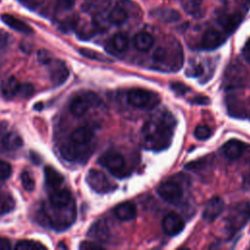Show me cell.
<instances>
[{
  "label": "cell",
  "mask_w": 250,
  "mask_h": 250,
  "mask_svg": "<svg viewBox=\"0 0 250 250\" xmlns=\"http://www.w3.org/2000/svg\"><path fill=\"white\" fill-rule=\"evenodd\" d=\"M176 120L167 110L157 112L143 127L144 146L159 151L167 148L172 141Z\"/></svg>",
  "instance_id": "1"
},
{
  "label": "cell",
  "mask_w": 250,
  "mask_h": 250,
  "mask_svg": "<svg viewBox=\"0 0 250 250\" xmlns=\"http://www.w3.org/2000/svg\"><path fill=\"white\" fill-rule=\"evenodd\" d=\"M250 220V201L234 204L225 218L224 227L227 234L231 236L240 230Z\"/></svg>",
  "instance_id": "2"
},
{
  "label": "cell",
  "mask_w": 250,
  "mask_h": 250,
  "mask_svg": "<svg viewBox=\"0 0 250 250\" xmlns=\"http://www.w3.org/2000/svg\"><path fill=\"white\" fill-rule=\"evenodd\" d=\"M153 60L155 62L159 63L161 68L178 70L183 63V52L181 46L177 44L172 49H168L165 47H158L154 54Z\"/></svg>",
  "instance_id": "3"
},
{
  "label": "cell",
  "mask_w": 250,
  "mask_h": 250,
  "mask_svg": "<svg viewBox=\"0 0 250 250\" xmlns=\"http://www.w3.org/2000/svg\"><path fill=\"white\" fill-rule=\"evenodd\" d=\"M127 99L132 106L141 109L154 108L160 102V98L156 93L141 88L131 89L128 92Z\"/></svg>",
  "instance_id": "4"
},
{
  "label": "cell",
  "mask_w": 250,
  "mask_h": 250,
  "mask_svg": "<svg viewBox=\"0 0 250 250\" xmlns=\"http://www.w3.org/2000/svg\"><path fill=\"white\" fill-rule=\"evenodd\" d=\"M99 162L117 178H123L128 175L125 159L123 155L117 151H106L100 157Z\"/></svg>",
  "instance_id": "5"
},
{
  "label": "cell",
  "mask_w": 250,
  "mask_h": 250,
  "mask_svg": "<svg viewBox=\"0 0 250 250\" xmlns=\"http://www.w3.org/2000/svg\"><path fill=\"white\" fill-rule=\"evenodd\" d=\"M247 69L239 62H234L229 63L224 75L223 84L226 89H235L246 84Z\"/></svg>",
  "instance_id": "6"
},
{
  "label": "cell",
  "mask_w": 250,
  "mask_h": 250,
  "mask_svg": "<svg viewBox=\"0 0 250 250\" xmlns=\"http://www.w3.org/2000/svg\"><path fill=\"white\" fill-rule=\"evenodd\" d=\"M86 181L93 190L98 193H108L116 188V185L109 181V179L101 171L90 169Z\"/></svg>",
  "instance_id": "7"
},
{
  "label": "cell",
  "mask_w": 250,
  "mask_h": 250,
  "mask_svg": "<svg viewBox=\"0 0 250 250\" xmlns=\"http://www.w3.org/2000/svg\"><path fill=\"white\" fill-rule=\"evenodd\" d=\"M62 156L67 161H81L90 154V146L88 145H76L68 142L60 148Z\"/></svg>",
  "instance_id": "8"
},
{
  "label": "cell",
  "mask_w": 250,
  "mask_h": 250,
  "mask_svg": "<svg viewBox=\"0 0 250 250\" xmlns=\"http://www.w3.org/2000/svg\"><path fill=\"white\" fill-rule=\"evenodd\" d=\"M157 192L162 199L170 203H176L183 197V188L175 181H166L157 188Z\"/></svg>",
  "instance_id": "9"
},
{
  "label": "cell",
  "mask_w": 250,
  "mask_h": 250,
  "mask_svg": "<svg viewBox=\"0 0 250 250\" xmlns=\"http://www.w3.org/2000/svg\"><path fill=\"white\" fill-rule=\"evenodd\" d=\"M225 202L219 196H214L207 201L203 209L202 217L207 222L215 221L224 211Z\"/></svg>",
  "instance_id": "10"
},
{
  "label": "cell",
  "mask_w": 250,
  "mask_h": 250,
  "mask_svg": "<svg viewBox=\"0 0 250 250\" xmlns=\"http://www.w3.org/2000/svg\"><path fill=\"white\" fill-rule=\"evenodd\" d=\"M185 228V223L183 219L174 213L167 214L162 220L163 231L170 236L179 234Z\"/></svg>",
  "instance_id": "11"
},
{
  "label": "cell",
  "mask_w": 250,
  "mask_h": 250,
  "mask_svg": "<svg viewBox=\"0 0 250 250\" xmlns=\"http://www.w3.org/2000/svg\"><path fill=\"white\" fill-rule=\"evenodd\" d=\"M51 66V80L55 86L63 84L69 76V70L65 63L59 60H53L49 64Z\"/></svg>",
  "instance_id": "12"
},
{
  "label": "cell",
  "mask_w": 250,
  "mask_h": 250,
  "mask_svg": "<svg viewBox=\"0 0 250 250\" xmlns=\"http://www.w3.org/2000/svg\"><path fill=\"white\" fill-rule=\"evenodd\" d=\"M225 38L219 30L215 28H209L202 35L200 46L204 50H214L221 46Z\"/></svg>",
  "instance_id": "13"
},
{
  "label": "cell",
  "mask_w": 250,
  "mask_h": 250,
  "mask_svg": "<svg viewBox=\"0 0 250 250\" xmlns=\"http://www.w3.org/2000/svg\"><path fill=\"white\" fill-rule=\"evenodd\" d=\"M245 149V145L238 140H229L221 147V151L225 157L230 160L239 158Z\"/></svg>",
  "instance_id": "14"
},
{
  "label": "cell",
  "mask_w": 250,
  "mask_h": 250,
  "mask_svg": "<svg viewBox=\"0 0 250 250\" xmlns=\"http://www.w3.org/2000/svg\"><path fill=\"white\" fill-rule=\"evenodd\" d=\"M150 16L157 21L164 22H174L181 19V15L177 10L168 7H158L150 11Z\"/></svg>",
  "instance_id": "15"
},
{
  "label": "cell",
  "mask_w": 250,
  "mask_h": 250,
  "mask_svg": "<svg viewBox=\"0 0 250 250\" xmlns=\"http://www.w3.org/2000/svg\"><path fill=\"white\" fill-rule=\"evenodd\" d=\"M1 20L2 21L8 25L9 27H11L12 29L23 33V34H30L33 32V29L30 25H28L26 22L22 21L21 20L9 15V14H3L1 15Z\"/></svg>",
  "instance_id": "16"
},
{
  "label": "cell",
  "mask_w": 250,
  "mask_h": 250,
  "mask_svg": "<svg viewBox=\"0 0 250 250\" xmlns=\"http://www.w3.org/2000/svg\"><path fill=\"white\" fill-rule=\"evenodd\" d=\"M113 213L120 221H131L136 217L137 209L132 202H123L115 206Z\"/></svg>",
  "instance_id": "17"
},
{
  "label": "cell",
  "mask_w": 250,
  "mask_h": 250,
  "mask_svg": "<svg viewBox=\"0 0 250 250\" xmlns=\"http://www.w3.org/2000/svg\"><path fill=\"white\" fill-rule=\"evenodd\" d=\"M133 44L141 52H146L151 49L154 44L153 36L146 31L138 32L133 39Z\"/></svg>",
  "instance_id": "18"
},
{
  "label": "cell",
  "mask_w": 250,
  "mask_h": 250,
  "mask_svg": "<svg viewBox=\"0 0 250 250\" xmlns=\"http://www.w3.org/2000/svg\"><path fill=\"white\" fill-rule=\"evenodd\" d=\"M50 203L54 208H62L71 203V194L67 189L55 190L50 195Z\"/></svg>",
  "instance_id": "19"
},
{
  "label": "cell",
  "mask_w": 250,
  "mask_h": 250,
  "mask_svg": "<svg viewBox=\"0 0 250 250\" xmlns=\"http://www.w3.org/2000/svg\"><path fill=\"white\" fill-rule=\"evenodd\" d=\"M128 38L123 33L114 34L106 46V50L110 53H122L128 48Z\"/></svg>",
  "instance_id": "20"
},
{
  "label": "cell",
  "mask_w": 250,
  "mask_h": 250,
  "mask_svg": "<svg viewBox=\"0 0 250 250\" xmlns=\"http://www.w3.org/2000/svg\"><path fill=\"white\" fill-rule=\"evenodd\" d=\"M90 106H91V104H90L88 99L86 98V96L81 95V96L75 97L71 101L69 109H70V112L72 115L79 117V116L84 115Z\"/></svg>",
  "instance_id": "21"
},
{
  "label": "cell",
  "mask_w": 250,
  "mask_h": 250,
  "mask_svg": "<svg viewBox=\"0 0 250 250\" xmlns=\"http://www.w3.org/2000/svg\"><path fill=\"white\" fill-rule=\"evenodd\" d=\"M20 84L21 83L14 76H10V77L5 78L2 81V84H1L2 95L6 99H13L14 97L18 96Z\"/></svg>",
  "instance_id": "22"
},
{
  "label": "cell",
  "mask_w": 250,
  "mask_h": 250,
  "mask_svg": "<svg viewBox=\"0 0 250 250\" xmlns=\"http://www.w3.org/2000/svg\"><path fill=\"white\" fill-rule=\"evenodd\" d=\"M93 131L88 127H79L70 135V142L76 145H88L93 138Z\"/></svg>",
  "instance_id": "23"
},
{
  "label": "cell",
  "mask_w": 250,
  "mask_h": 250,
  "mask_svg": "<svg viewBox=\"0 0 250 250\" xmlns=\"http://www.w3.org/2000/svg\"><path fill=\"white\" fill-rule=\"evenodd\" d=\"M45 171V180L49 188H57L63 183V176L54 169L52 166H47L44 169Z\"/></svg>",
  "instance_id": "24"
},
{
  "label": "cell",
  "mask_w": 250,
  "mask_h": 250,
  "mask_svg": "<svg viewBox=\"0 0 250 250\" xmlns=\"http://www.w3.org/2000/svg\"><path fill=\"white\" fill-rule=\"evenodd\" d=\"M2 145L6 149L16 150L22 146V139L19 134L15 132H10L3 137Z\"/></svg>",
  "instance_id": "25"
},
{
  "label": "cell",
  "mask_w": 250,
  "mask_h": 250,
  "mask_svg": "<svg viewBox=\"0 0 250 250\" xmlns=\"http://www.w3.org/2000/svg\"><path fill=\"white\" fill-rule=\"evenodd\" d=\"M107 19H108V21L111 24L120 25V24L124 23L127 21L128 14L122 6L117 5L109 12V14L107 16Z\"/></svg>",
  "instance_id": "26"
},
{
  "label": "cell",
  "mask_w": 250,
  "mask_h": 250,
  "mask_svg": "<svg viewBox=\"0 0 250 250\" xmlns=\"http://www.w3.org/2000/svg\"><path fill=\"white\" fill-rule=\"evenodd\" d=\"M241 17L237 13L229 14L221 18V24L228 33L232 32L239 25Z\"/></svg>",
  "instance_id": "27"
},
{
  "label": "cell",
  "mask_w": 250,
  "mask_h": 250,
  "mask_svg": "<svg viewBox=\"0 0 250 250\" xmlns=\"http://www.w3.org/2000/svg\"><path fill=\"white\" fill-rule=\"evenodd\" d=\"M89 235L98 239H105L108 236V227L106 223L104 220L95 223L89 231Z\"/></svg>",
  "instance_id": "28"
},
{
  "label": "cell",
  "mask_w": 250,
  "mask_h": 250,
  "mask_svg": "<svg viewBox=\"0 0 250 250\" xmlns=\"http://www.w3.org/2000/svg\"><path fill=\"white\" fill-rule=\"evenodd\" d=\"M203 0H181L183 9L190 16L196 17L199 15Z\"/></svg>",
  "instance_id": "29"
},
{
  "label": "cell",
  "mask_w": 250,
  "mask_h": 250,
  "mask_svg": "<svg viewBox=\"0 0 250 250\" xmlns=\"http://www.w3.org/2000/svg\"><path fill=\"white\" fill-rule=\"evenodd\" d=\"M46 246L40 242L33 241V240H21L17 243L16 249L18 250H39L45 249Z\"/></svg>",
  "instance_id": "30"
},
{
  "label": "cell",
  "mask_w": 250,
  "mask_h": 250,
  "mask_svg": "<svg viewBox=\"0 0 250 250\" xmlns=\"http://www.w3.org/2000/svg\"><path fill=\"white\" fill-rule=\"evenodd\" d=\"M108 23H110L108 19H105L102 14L96 15L93 20L94 28L100 32L105 31L108 28Z\"/></svg>",
  "instance_id": "31"
},
{
  "label": "cell",
  "mask_w": 250,
  "mask_h": 250,
  "mask_svg": "<svg viewBox=\"0 0 250 250\" xmlns=\"http://www.w3.org/2000/svg\"><path fill=\"white\" fill-rule=\"evenodd\" d=\"M212 136V130L207 125H198L194 129V137L199 141H204Z\"/></svg>",
  "instance_id": "32"
},
{
  "label": "cell",
  "mask_w": 250,
  "mask_h": 250,
  "mask_svg": "<svg viewBox=\"0 0 250 250\" xmlns=\"http://www.w3.org/2000/svg\"><path fill=\"white\" fill-rule=\"evenodd\" d=\"M15 206L14 199L10 195H0V213L5 214L10 212Z\"/></svg>",
  "instance_id": "33"
},
{
  "label": "cell",
  "mask_w": 250,
  "mask_h": 250,
  "mask_svg": "<svg viewBox=\"0 0 250 250\" xmlns=\"http://www.w3.org/2000/svg\"><path fill=\"white\" fill-rule=\"evenodd\" d=\"M21 185L22 188L27 190V191H32L35 188V182L33 178L29 175L28 172L23 171L21 175Z\"/></svg>",
  "instance_id": "34"
},
{
  "label": "cell",
  "mask_w": 250,
  "mask_h": 250,
  "mask_svg": "<svg viewBox=\"0 0 250 250\" xmlns=\"http://www.w3.org/2000/svg\"><path fill=\"white\" fill-rule=\"evenodd\" d=\"M34 93V87L31 83H21L20 84V88H19V92H18V96L23 99H27L29 97H31Z\"/></svg>",
  "instance_id": "35"
},
{
  "label": "cell",
  "mask_w": 250,
  "mask_h": 250,
  "mask_svg": "<svg viewBox=\"0 0 250 250\" xmlns=\"http://www.w3.org/2000/svg\"><path fill=\"white\" fill-rule=\"evenodd\" d=\"M79 53L88 58V59H91V60H95V61H101V62H106L108 61L105 57H104L102 54L96 52V51H93V50H90V49H85V48H82V49H79Z\"/></svg>",
  "instance_id": "36"
},
{
  "label": "cell",
  "mask_w": 250,
  "mask_h": 250,
  "mask_svg": "<svg viewBox=\"0 0 250 250\" xmlns=\"http://www.w3.org/2000/svg\"><path fill=\"white\" fill-rule=\"evenodd\" d=\"M12 174V166L9 162L0 159V180L4 181L10 178Z\"/></svg>",
  "instance_id": "37"
},
{
  "label": "cell",
  "mask_w": 250,
  "mask_h": 250,
  "mask_svg": "<svg viewBox=\"0 0 250 250\" xmlns=\"http://www.w3.org/2000/svg\"><path fill=\"white\" fill-rule=\"evenodd\" d=\"M37 59H38L39 62H41L42 64H50L51 62L54 60L52 54L49 51L44 50V49L38 51Z\"/></svg>",
  "instance_id": "38"
},
{
  "label": "cell",
  "mask_w": 250,
  "mask_h": 250,
  "mask_svg": "<svg viewBox=\"0 0 250 250\" xmlns=\"http://www.w3.org/2000/svg\"><path fill=\"white\" fill-rule=\"evenodd\" d=\"M170 87L171 89L177 93V94H180V95H185L187 93V91H188V87H187L185 84L181 83V82H172L170 84Z\"/></svg>",
  "instance_id": "39"
},
{
  "label": "cell",
  "mask_w": 250,
  "mask_h": 250,
  "mask_svg": "<svg viewBox=\"0 0 250 250\" xmlns=\"http://www.w3.org/2000/svg\"><path fill=\"white\" fill-rule=\"evenodd\" d=\"M203 73V67L200 64L189 66L187 70V74L189 76H200Z\"/></svg>",
  "instance_id": "40"
},
{
  "label": "cell",
  "mask_w": 250,
  "mask_h": 250,
  "mask_svg": "<svg viewBox=\"0 0 250 250\" xmlns=\"http://www.w3.org/2000/svg\"><path fill=\"white\" fill-rule=\"evenodd\" d=\"M79 248L81 249H100V248H104L103 245L99 244L98 242H90V241H83Z\"/></svg>",
  "instance_id": "41"
},
{
  "label": "cell",
  "mask_w": 250,
  "mask_h": 250,
  "mask_svg": "<svg viewBox=\"0 0 250 250\" xmlns=\"http://www.w3.org/2000/svg\"><path fill=\"white\" fill-rule=\"evenodd\" d=\"M74 0H58V6L62 10H69L73 7Z\"/></svg>",
  "instance_id": "42"
},
{
  "label": "cell",
  "mask_w": 250,
  "mask_h": 250,
  "mask_svg": "<svg viewBox=\"0 0 250 250\" xmlns=\"http://www.w3.org/2000/svg\"><path fill=\"white\" fill-rule=\"evenodd\" d=\"M9 41V36L6 32L0 30V51L4 50L8 44Z\"/></svg>",
  "instance_id": "43"
},
{
  "label": "cell",
  "mask_w": 250,
  "mask_h": 250,
  "mask_svg": "<svg viewBox=\"0 0 250 250\" xmlns=\"http://www.w3.org/2000/svg\"><path fill=\"white\" fill-rule=\"evenodd\" d=\"M208 101H209V99H208L207 97H204V96H197V97L193 98L191 102L194 103V104H206L209 103Z\"/></svg>",
  "instance_id": "44"
},
{
  "label": "cell",
  "mask_w": 250,
  "mask_h": 250,
  "mask_svg": "<svg viewBox=\"0 0 250 250\" xmlns=\"http://www.w3.org/2000/svg\"><path fill=\"white\" fill-rule=\"evenodd\" d=\"M11 248V242L7 238L0 237V250H8Z\"/></svg>",
  "instance_id": "45"
},
{
  "label": "cell",
  "mask_w": 250,
  "mask_h": 250,
  "mask_svg": "<svg viewBox=\"0 0 250 250\" xmlns=\"http://www.w3.org/2000/svg\"><path fill=\"white\" fill-rule=\"evenodd\" d=\"M243 56L247 62H250V39L246 42L243 48Z\"/></svg>",
  "instance_id": "46"
},
{
  "label": "cell",
  "mask_w": 250,
  "mask_h": 250,
  "mask_svg": "<svg viewBox=\"0 0 250 250\" xmlns=\"http://www.w3.org/2000/svg\"><path fill=\"white\" fill-rule=\"evenodd\" d=\"M20 1H26V0H20Z\"/></svg>",
  "instance_id": "47"
},
{
  "label": "cell",
  "mask_w": 250,
  "mask_h": 250,
  "mask_svg": "<svg viewBox=\"0 0 250 250\" xmlns=\"http://www.w3.org/2000/svg\"><path fill=\"white\" fill-rule=\"evenodd\" d=\"M0 215H1V213H0Z\"/></svg>",
  "instance_id": "48"
},
{
  "label": "cell",
  "mask_w": 250,
  "mask_h": 250,
  "mask_svg": "<svg viewBox=\"0 0 250 250\" xmlns=\"http://www.w3.org/2000/svg\"><path fill=\"white\" fill-rule=\"evenodd\" d=\"M0 1H1V0H0Z\"/></svg>",
  "instance_id": "49"
}]
</instances>
